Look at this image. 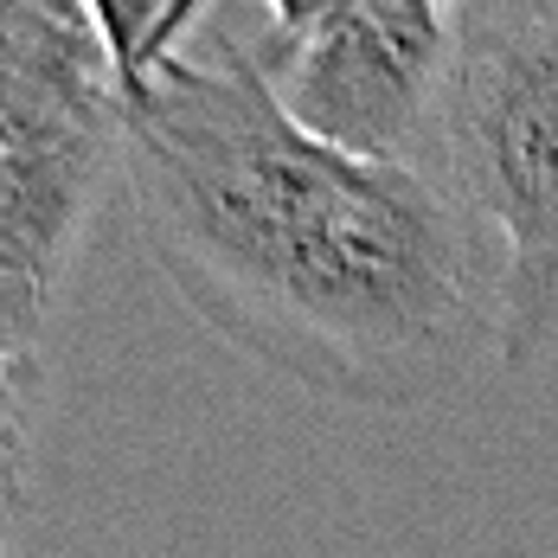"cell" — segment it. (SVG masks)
<instances>
[{
    "instance_id": "cell-1",
    "label": "cell",
    "mask_w": 558,
    "mask_h": 558,
    "mask_svg": "<svg viewBox=\"0 0 558 558\" xmlns=\"http://www.w3.org/2000/svg\"><path fill=\"white\" fill-rule=\"evenodd\" d=\"M122 180L186 308L295 386L424 411L495 353L501 251L475 213L417 161L308 135L251 46L122 97Z\"/></svg>"
},
{
    "instance_id": "cell-2",
    "label": "cell",
    "mask_w": 558,
    "mask_h": 558,
    "mask_svg": "<svg viewBox=\"0 0 558 558\" xmlns=\"http://www.w3.org/2000/svg\"><path fill=\"white\" fill-rule=\"evenodd\" d=\"M449 193L501 251L507 373L558 353V0H462L437 97Z\"/></svg>"
},
{
    "instance_id": "cell-3",
    "label": "cell",
    "mask_w": 558,
    "mask_h": 558,
    "mask_svg": "<svg viewBox=\"0 0 558 558\" xmlns=\"http://www.w3.org/2000/svg\"><path fill=\"white\" fill-rule=\"evenodd\" d=\"M122 173V84L84 0H0V270L71 277Z\"/></svg>"
},
{
    "instance_id": "cell-4",
    "label": "cell",
    "mask_w": 558,
    "mask_h": 558,
    "mask_svg": "<svg viewBox=\"0 0 558 558\" xmlns=\"http://www.w3.org/2000/svg\"><path fill=\"white\" fill-rule=\"evenodd\" d=\"M282 110L308 135L366 161H411L417 135L437 129L449 71V13L411 0H360L335 26L264 58Z\"/></svg>"
},
{
    "instance_id": "cell-5",
    "label": "cell",
    "mask_w": 558,
    "mask_h": 558,
    "mask_svg": "<svg viewBox=\"0 0 558 558\" xmlns=\"http://www.w3.org/2000/svg\"><path fill=\"white\" fill-rule=\"evenodd\" d=\"M84 13L110 52L122 97H135L168 58H180V39L193 33L206 0H84Z\"/></svg>"
},
{
    "instance_id": "cell-6",
    "label": "cell",
    "mask_w": 558,
    "mask_h": 558,
    "mask_svg": "<svg viewBox=\"0 0 558 558\" xmlns=\"http://www.w3.org/2000/svg\"><path fill=\"white\" fill-rule=\"evenodd\" d=\"M46 315H52V289L0 270V360H33L46 340Z\"/></svg>"
},
{
    "instance_id": "cell-7",
    "label": "cell",
    "mask_w": 558,
    "mask_h": 558,
    "mask_svg": "<svg viewBox=\"0 0 558 558\" xmlns=\"http://www.w3.org/2000/svg\"><path fill=\"white\" fill-rule=\"evenodd\" d=\"M33 411H39V353L33 360H0V456L7 462H26Z\"/></svg>"
},
{
    "instance_id": "cell-8",
    "label": "cell",
    "mask_w": 558,
    "mask_h": 558,
    "mask_svg": "<svg viewBox=\"0 0 558 558\" xmlns=\"http://www.w3.org/2000/svg\"><path fill=\"white\" fill-rule=\"evenodd\" d=\"M360 0H270V20H277V46H295L322 26H335L340 13H353Z\"/></svg>"
},
{
    "instance_id": "cell-9",
    "label": "cell",
    "mask_w": 558,
    "mask_h": 558,
    "mask_svg": "<svg viewBox=\"0 0 558 558\" xmlns=\"http://www.w3.org/2000/svg\"><path fill=\"white\" fill-rule=\"evenodd\" d=\"M20 513H26V462H7L0 456V558H13Z\"/></svg>"
},
{
    "instance_id": "cell-10",
    "label": "cell",
    "mask_w": 558,
    "mask_h": 558,
    "mask_svg": "<svg viewBox=\"0 0 558 558\" xmlns=\"http://www.w3.org/2000/svg\"><path fill=\"white\" fill-rule=\"evenodd\" d=\"M411 7H437V13H456L462 0H411Z\"/></svg>"
}]
</instances>
